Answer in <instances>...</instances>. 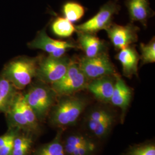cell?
<instances>
[{
	"mask_svg": "<svg viewBox=\"0 0 155 155\" xmlns=\"http://www.w3.org/2000/svg\"><path fill=\"white\" fill-rule=\"evenodd\" d=\"M39 57L19 56L7 63L1 73L18 91L25 89L35 78Z\"/></svg>",
	"mask_w": 155,
	"mask_h": 155,
	"instance_id": "6da1fadb",
	"label": "cell"
},
{
	"mask_svg": "<svg viewBox=\"0 0 155 155\" xmlns=\"http://www.w3.org/2000/svg\"><path fill=\"white\" fill-rule=\"evenodd\" d=\"M23 94L39 122L44 121L49 114L57 97L50 84L37 79L29 85L28 90Z\"/></svg>",
	"mask_w": 155,
	"mask_h": 155,
	"instance_id": "7a4b0ae2",
	"label": "cell"
},
{
	"mask_svg": "<svg viewBox=\"0 0 155 155\" xmlns=\"http://www.w3.org/2000/svg\"><path fill=\"white\" fill-rule=\"evenodd\" d=\"M50 111V122L57 127H64L74 124L84 109L86 102L83 98L63 96Z\"/></svg>",
	"mask_w": 155,
	"mask_h": 155,
	"instance_id": "3957f363",
	"label": "cell"
},
{
	"mask_svg": "<svg viewBox=\"0 0 155 155\" xmlns=\"http://www.w3.org/2000/svg\"><path fill=\"white\" fill-rule=\"evenodd\" d=\"M71 62V59L65 55L59 58L49 55L39 57L35 79L51 85L65 75Z\"/></svg>",
	"mask_w": 155,
	"mask_h": 155,
	"instance_id": "277c9868",
	"label": "cell"
},
{
	"mask_svg": "<svg viewBox=\"0 0 155 155\" xmlns=\"http://www.w3.org/2000/svg\"><path fill=\"white\" fill-rule=\"evenodd\" d=\"M88 81L78 63L71 61L65 75L51 87L57 96H68L86 88Z\"/></svg>",
	"mask_w": 155,
	"mask_h": 155,
	"instance_id": "5b68a950",
	"label": "cell"
},
{
	"mask_svg": "<svg viewBox=\"0 0 155 155\" xmlns=\"http://www.w3.org/2000/svg\"><path fill=\"white\" fill-rule=\"evenodd\" d=\"M78 64L88 80L105 76H115L117 74L115 67L106 52L91 58L83 57Z\"/></svg>",
	"mask_w": 155,
	"mask_h": 155,
	"instance_id": "8992f818",
	"label": "cell"
},
{
	"mask_svg": "<svg viewBox=\"0 0 155 155\" xmlns=\"http://www.w3.org/2000/svg\"><path fill=\"white\" fill-rule=\"evenodd\" d=\"M118 10L119 6L116 2H108L91 18L75 27L76 31L94 34L101 30H106L110 26L112 18Z\"/></svg>",
	"mask_w": 155,
	"mask_h": 155,
	"instance_id": "52a82bcc",
	"label": "cell"
},
{
	"mask_svg": "<svg viewBox=\"0 0 155 155\" xmlns=\"http://www.w3.org/2000/svg\"><path fill=\"white\" fill-rule=\"evenodd\" d=\"M28 46L32 49L43 50L48 55L55 58L63 56L68 50L78 48L77 45L71 41L51 38L45 29L39 31L33 40L28 43Z\"/></svg>",
	"mask_w": 155,
	"mask_h": 155,
	"instance_id": "ba28073f",
	"label": "cell"
},
{
	"mask_svg": "<svg viewBox=\"0 0 155 155\" xmlns=\"http://www.w3.org/2000/svg\"><path fill=\"white\" fill-rule=\"evenodd\" d=\"M139 30V28L132 24L126 25L111 24L105 31L115 48L121 50L137 41Z\"/></svg>",
	"mask_w": 155,
	"mask_h": 155,
	"instance_id": "9c48e42d",
	"label": "cell"
},
{
	"mask_svg": "<svg viewBox=\"0 0 155 155\" xmlns=\"http://www.w3.org/2000/svg\"><path fill=\"white\" fill-rule=\"evenodd\" d=\"M113 117L110 112L97 109L90 113L87 119V127L91 132L99 138L106 136L110 130Z\"/></svg>",
	"mask_w": 155,
	"mask_h": 155,
	"instance_id": "30bf717a",
	"label": "cell"
},
{
	"mask_svg": "<svg viewBox=\"0 0 155 155\" xmlns=\"http://www.w3.org/2000/svg\"><path fill=\"white\" fill-rule=\"evenodd\" d=\"M112 77L114 76H105L93 79L88 83L86 88L97 100L105 103L110 102L116 81V79L114 80Z\"/></svg>",
	"mask_w": 155,
	"mask_h": 155,
	"instance_id": "8fae6325",
	"label": "cell"
},
{
	"mask_svg": "<svg viewBox=\"0 0 155 155\" xmlns=\"http://www.w3.org/2000/svg\"><path fill=\"white\" fill-rule=\"evenodd\" d=\"M116 58L122 65V72L125 77L131 78L133 75L137 76L140 56L135 48L130 45L120 50Z\"/></svg>",
	"mask_w": 155,
	"mask_h": 155,
	"instance_id": "7c38bea8",
	"label": "cell"
},
{
	"mask_svg": "<svg viewBox=\"0 0 155 155\" xmlns=\"http://www.w3.org/2000/svg\"><path fill=\"white\" fill-rule=\"evenodd\" d=\"M77 32L79 47L84 52L86 57L91 58L105 52V42L94 33Z\"/></svg>",
	"mask_w": 155,
	"mask_h": 155,
	"instance_id": "4fadbf2b",
	"label": "cell"
},
{
	"mask_svg": "<svg viewBox=\"0 0 155 155\" xmlns=\"http://www.w3.org/2000/svg\"><path fill=\"white\" fill-rule=\"evenodd\" d=\"M116 81L110 102L115 106L118 107L125 111L129 106L132 91L124 81L118 74L115 76Z\"/></svg>",
	"mask_w": 155,
	"mask_h": 155,
	"instance_id": "5bb4252c",
	"label": "cell"
},
{
	"mask_svg": "<svg viewBox=\"0 0 155 155\" xmlns=\"http://www.w3.org/2000/svg\"><path fill=\"white\" fill-rule=\"evenodd\" d=\"M126 4L131 20L146 26L152 13L149 0H127Z\"/></svg>",
	"mask_w": 155,
	"mask_h": 155,
	"instance_id": "9a60e30c",
	"label": "cell"
},
{
	"mask_svg": "<svg viewBox=\"0 0 155 155\" xmlns=\"http://www.w3.org/2000/svg\"><path fill=\"white\" fill-rule=\"evenodd\" d=\"M18 91L5 77L0 74V113H5L9 109Z\"/></svg>",
	"mask_w": 155,
	"mask_h": 155,
	"instance_id": "2e32d148",
	"label": "cell"
},
{
	"mask_svg": "<svg viewBox=\"0 0 155 155\" xmlns=\"http://www.w3.org/2000/svg\"><path fill=\"white\" fill-rule=\"evenodd\" d=\"M33 136L18 131L13 141L12 155H29L33 144Z\"/></svg>",
	"mask_w": 155,
	"mask_h": 155,
	"instance_id": "e0dca14e",
	"label": "cell"
},
{
	"mask_svg": "<svg viewBox=\"0 0 155 155\" xmlns=\"http://www.w3.org/2000/svg\"><path fill=\"white\" fill-rule=\"evenodd\" d=\"M33 155H66L61 141V132L50 143L40 146L34 151Z\"/></svg>",
	"mask_w": 155,
	"mask_h": 155,
	"instance_id": "ac0fdd59",
	"label": "cell"
},
{
	"mask_svg": "<svg viewBox=\"0 0 155 155\" xmlns=\"http://www.w3.org/2000/svg\"><path fill=\"white\" fill-rule=\"evenodd\" d=\"M52 30L56 36L61 38H68L76 31L72 23L65 17H59L52 24Z\"/></svg>",
	"mask_w": 155,
	"mask_h": 155,
	"instance_id": "d6986e66",
	"label": "cell"
},
{
	"mask_svg": "<svg viewBox=\"0 0 155 155\" xmlns=\"http://www.w3.org/2000/svg\"><path fill=\"white\" fill-rule=\"evenodd\" d=\"M94 144L90 139L81 134H72L67 138L63 146L66 155H70L74 150L83 147Z\"/></svg>",
	"mask_w": 155,
	"mask_h": 155,
	"instance_id": "ffe728a7",
	"label": "cell"
},
{
	"mask_svg": "<svg viewBox=\"0 0 155 155\" xmlns=\"http://www.w3.org/2000/svg\"><path fill=\"white\" fill-rule=\"evenodd\" d=\"M63 11L65 18L71 22L79 20L84 15L83 6L74 2H67L63 6Z\"/></svg>",
	"mask_w": 155,
	"mask_h": 155,
	"instance_id": "44dd1931",
	"label": "cell"
},
{
	"mask_svg": "<svg viewBox=\"0 0 155 155\" xmlns=\"http://www.w3.org/2000/svg\"><path fill=\"white\" fill-rule=\"evenodd\" d=\"M141 59L143 64L152 63L155 61V38L152 39L147 44L141 43Z\"/></svg>",
	"mask_w": 155,
	"mask_h": 155,
	"instance_id": "7402d4cb",
	"label": "cell"
},
{
	"mask_svg": "<svg viewBox=\"0 0 155 155\" xmlns=\"http://www.w3.org/2000/svg\"><path fill=\"white\" fill-rule=\"evenodd\" d=\"M129 155H155L154 145H146L131 150Z\"/></svg>",
	"mask_w": 155,
	"mask_h": 155,
	"instance_id": "603a6c76",
	"label": "cell"
},
{
	"mask_svg": "<svg viewBox=\"0 0 155 155\" xmlns=\"http://www.w3.org/2000/svg\"><path fill=\"white\" fill-rule=\"evenodd\" d=\"M95 150V145L93 144L81 147L74 150L70 155H90Z\"/></svg>",
	"mask_w": 155,
	"mask_h": 155,
	"instance_id": "cb8c5ba5",
	"label": "cell"
}]
</instances>
